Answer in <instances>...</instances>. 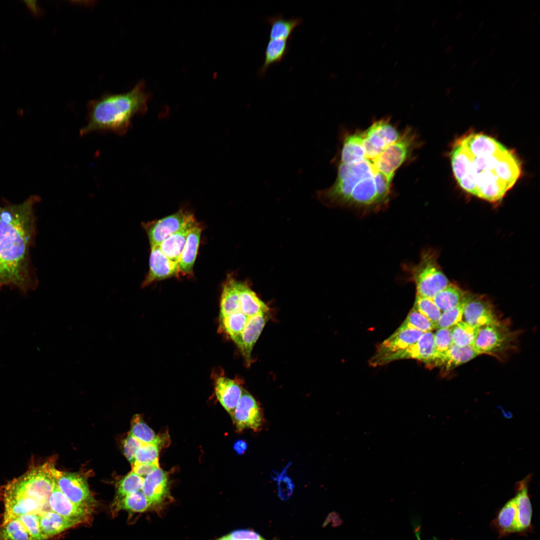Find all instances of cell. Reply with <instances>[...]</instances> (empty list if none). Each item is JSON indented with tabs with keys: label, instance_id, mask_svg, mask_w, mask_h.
I'll list each match as a JSON object with an SVG mask.
<instances>
[{
	"label": "cell",
	"instance_id": "54",
	"mask_svg": "<svg viewBox=\"0 0 540 540\" xmlns=\"http://www.w3.org/2000/svg\"><path fill=\"white\" fill-rule=\"evenodd\" d=\"M496 48L492 49L488 54L489 56H491L492 54L495 52Z\"/></svg>",
	"mask_w": 540,
	"mask_h": 540
},
{
	"label": "cell",
	"instance_id": "21",
	"mask_svg": "<svg viewBox=\"0 0 540 540\" xmlns=\"http://www.w3.org/2000/svg\"><path fill=\"white\" fill-rule=\"evenodd\" d=\"M40 520L41 531L45 540L82 522L52 510L40 514Z\"/></svg>",
	"mask_w": 540,
	"mask_h": 540
},
{
	"label": "cell",
	"instance_id": "15",
	"mask_svg": "<svg viewBox=\"0 0 540 540\" xmlns=\"http://www.w3.org/2000/svg\"><path fill=\"white\" fill-rule=\"evenodd\" d=\"M268 314H260L250 317L243 332L234 342L248 364L254 346L268 320Z\"/></svg>",
	"mask_w": 540,
	"mask_h": 540
},
{
	"label": "cell",
	"instance_id": "18",
	"mask_svg": "<svg viewBox=\"0 0 540 540\" xmlns=\"http://www.w3.org/2000/svg\"><path fill=\"white\" fill-rule=\"evenodd\" d=\"M473 346H459L453 344L447 350L438 354L430 366H442L446 370H452L478 356Z\"/></svg>",
	"mask_w": 540,
	"mask_h": 540
},
{
	"label": "cell",
	"instance_id": "44",
	"mask_svg": "<svg viewBox=\"0 0 540 540\" xmlns=\"http://www.w3.org/2000/svg\"><path fill=\"white\" fill-rule=\"evenodd\" d=\"M159 467L158 460L152 462L132 465V471L138 476L144 478Z\"/></svg>",
	"mask_w": 540,
	"mask_h": 540
},
{
	"label": "cell",
	"instance_id": "25",
	"mask_svg": "<svg viewBox=\"0 0 540 540\" xmlns=\"http://www.w3.org/2000/svg\"><path fill=\"white\" fill-rule=\"evenodd\" d=\"M129 433L144 444H154L160 448L164 446L167 444L166 442L169 440L168 436L156 434L138 414L134 415L132 418Z\"/></svg>",
	"mask_w": 540,
	"mask_h": 540
},
{
	"label": "cell",
	"instance_id": "36",
	"mask_svg": "<svg viewBox=\"0 0 540 540\" xmlns=\"http://www.w3.org/2000/svg\"><path fill=\"white\" fill-rule=\"evenodd\" d=\"M414 308L426 317L434 326L442 314V312L434 304L432 298L416 295Z\"/></svg>",
	"mask_w": 540,
	"mask_h": 540
},
{
	"label": "cell",
	"instance_id": "41",
	"mask_svg": "<svg viewBox=\"0 0 540 540\" xmlns=\"http://www.w3.org/2000/svg\"><path fill=\"white\" fill-rule=\"evenodd\" d=\"M144 443L134 437L130 433L124 440L123 447L125 456L132 464L134 462V456L138 450Z\"/></svg>",
	"mask_w": 540,
	"mask_h": 540
},
{
	"label": "cell",
	"instance_id": "30",
	"mask_svg": "<svg viewBox=\"0 0 540 540\" xmlns=\"http://www.w3.org/2000/svg\"><path fill=\"white\" fill-rule=\"evenodd\" d=\"M249 318L241 311L220 317V329L235 342L243 332Z\"/></svg>",
	"mask_w": 540,
	"mask_h": 540
},
{
	"label": "cell",
	"instance_id": "58",
	"mask_svg": "<svg viewBox=\"0 0 540 540\" xmlns=\"http://www.w3.org/2000/svg\"><path fill=\"white\" fill-rule=\"evenodd\" d=\"M484 23V22H482L480 23V24L479 25L478 28H480L483 24Z\"/></svg>",
	"mask_w": 540,
	"mask_h": 540
},
{
	"label": "cell",
	"instance_id": "46",
	"mask_svg": "<svg viewBox=\"0 0 540 540\" xmlns=\"http://www.w3.org/2000/svg\"><path fill=\"white\" fill-rule=\"evenodd\" d=\"M455 85L449 86L446 90V96H448L451 93L452 90L454 88Z\"/></svg>",
	"mask_w": 540,
	"mask_h": 540
},
{
	"label": "cell",
	"instance_id": "50",
	"mask_svg": "<svg viewBox=\"0 0 540 540\" xmlns=\"http://www.w3.org/2000/svg\"><path fill=\"white\" fill-rule=\"evenodd\" d=\"M462 12H459L458 13H457V14H456V16H455V19L456 20H458L460 18V16H462Z\"/></svg>",
	"mask_w": 540,
	"mask_h": 540
},
{
	"label": "cell",
	"instance_id": "62",
	"mask_svg": "<svg viewBox=\"0 0 540 540\" xmlns=\"http://www.w3.org/2000/svg\"></svg>",
	"mask_w": 540,
	"mask_h": 540
},
{
	"label": "cell",
	"instance_id": "7",
	"mask_svg": "<svg viewBox=\"0 0 540 540\" xmlns=\"http://www.w3.org/2000/svg\"><path fill=\"white\" fill-rule=\"evenodd\" d=\"M423 334L414 329L398 328L379 346L375 354L370 360V364L376 366L390 362L393 356L415 343Z\"/></svg>",
	"mask_w": 540,
	"mask_h": 540
},
{
	"label": "cell",
	"instance_id": "45",
	"mask_svg": "<svg viewBox=\"0 0 540 540\" xmlns=\"http://www.w3.org/2000/svg\"><path fill=\"white\" fill-rule=\"evenodd\" d=\"M234 450L238 454H244L246 450L247 444L244 441L239 440L234 444Z\"/></svg>",
	"mask_w": 540,
	"mask_h": 540
},
{
	"label": "cell",
	"instance_id": "59",
	"mask_svg": "<svg viewBox=\"0 0 540 540\" xmlns=\"http://www.w3.org/2000/svg\"><path fill=\"white\" fill-rule=\"evenodd\" d=\"M532 32V30H530V31L528 32H528V34H527V36H529V35H530V33L532 32Z\"/></svg>",
	"mask_w": 540,
	"mask_h": 540
},
{
	"label": "cell",
	"instance_id": "53",
	"mask_svg": "<svg viewBox=\"0 0 540 540\" xmlns=\"http://www.w3.org/2000/svg\"><path fill=\"white\" fill-rule=\"evenodd\" d=\"M456 65H457V62H456L453 63L452 64L451 67H450L451 70H453L456 66Z\"/></svg>",
	"mask_w": 540,
	"mask_h": 540
},
{
	"label": "cell",
	"instance_id": "23",
	"mask_svg": "<svg viewBox=\"0 0 540 540\" xmlns=\"http://www.w3.org/2000/svg\"><path fill=\"white\" fill-rule=\"evenodd\" d=\"M240 311L248 317L268 313V306L258 296L247 282H237Z\"/></svg>",
	"mask_w": 540,
	"mask_h": 540
},
{
	"label": "cell",
	"instance_id": "31",
	"mask_svg": "<svg viewBox=\"0 0 540 540\" xmlns=\"http://www.w3.org/2000/svg\"><path fill=\"white\" fill-rule=\"evenodd\" d=\"M478 328L460 321L451 328L453 344L464 346H474Z\"/></svg>",
	"mask_w": 540,
	"mask_h": 540
},
{
	"label": "cell",
	"instance_id": "32",
	"mask_svg": "<svg viewBox=\"0 0 540 540\" xmlns=\"http://www.w3.org/2000/svg\"><path fill=\"white\" fill-rule=\"evenodd\" d=\"M152 506L148 499L142 490L128 494L118 500L116 508L118 510H126L132 512H144Z\"/></svg>",
	"mask_w": 540,
	"mask_h": 540
},
{
	"label": "cell",
	"instance_id": "61",
	"mask_svg": "<svg viewBox=\"0 0 540 540\" xmlns=\"http://www.w3.org/2000/svg\"><path fill=\"white\" fill-rule=\"evenodd\" d=\"M2 208L0 207V214L1 212H2Z\"/></svg>",
	"mask_w": 540,
	"mask_h": 540
},
{
	"label": "cell",
	"instance_id": "14",
	"mask_svg": "<svg viewBox=\"0 0 540 540\" xmlns=\"http://www.w3.org/2000/svg\"><path fill=\"white\" fill-rule=\"evenodd\" d=\"M436 354L434 334L432 332H424L415 343L393 356L390 359V362L402 359L413 358L431 365L436 358Z\"/></svg>",
	"mask_w": 540,
	"mask_h": 540
},
{
	"label": "cell",
	"instance_id": "13",
	"mask_svg": "<svg viewBox=\"0 0 540 540\" xmlns=\"http://www.w3.org/2000/svg\"><path fill=\"white\" fill-rule=\"evenodd\" d=\"M50 510L64 517L83 522L92 510L78 506L70 501L59 489L56 482L48 499Z\"/></svg>",
	"mask_w": 540,
	"mask_h": 540
},
{
	"label": "cell",
	"instance_id": "12",
	"mask_svg": "<svg viewBox=\"0 0 540 540\" xmlns=\"http://www.w3.org/2000/svg\"><path fill=\"white\" fill-rule=\"evenodd\" d=\"M497 320L492 306L480 297L468 296L464 303L462 321L478 328Z\"/></svg>",
	"mask_w": 540,
	"mask_h": 540
},
{
	"label": "cell",
	"instance_id": "9",
	"mask_svg": "<svg viewBox=\"0 0 540 540\" xmlns=\"http://www.w3.org/2000/svg\"><path fill=\"white\" fill-rule=\"evenodd\" d=\"M194 218L192 214L180 209L158 220L142 224L150 247L159 246L168 237L184 228Z\"/></svg>",
	"mask_w": 540,
	"mask_h": 540
},
{
	"label": "cell",
	"instance_id": "27",
	"mask_svg": "<svg viewBox=\"0 0 540 540\" xmlns=\"http://www.w3.org/2000/svg\"><path fill=\"white\" fill-rule=\"evenodd\" d=\"M267 21L270 26V40H288L294 30L302 22V20L294 17L286 19L280 14L268 18Z\"/></svg>",
	"mask_w": 540,
	"mask_h": 540
},
{
	"label": "cell",
	"instance_id": "2",
	"mask_svg": "<svg viewBox=\"0 0 540 540\" xmlns=\"http://www.w3.org/2000/svg\"><path fill=\"white\" fill-rule=\"evenodd\" d=\"M40 200L32 196L22 203L9 204L0 214V288L7 286L26 293L38 280L32 268L30 250L36 234L34 206Z\"/></svg>",
	"mask_w": 540,
	"mask_h": 540
},
{
	"label": "cell",
	"instance_id": "42",
	"mask_svg": "<svg viewBox=\"0 0 540 540\" xmlns=\"http://www.w3.org/2000/svg\"><path fill=\"white\" fill-rule=\"evenodd\" d=\"M294 488L292 480L287 476L279 477L278 494L282 500H287L291 496Z\"/></svg>",
	"mask_w": 540,
	"mask_h": 540
},
{
	"label": "cell",
	"instance_id": "6",
	"mask_svg": "<svg viewBox=\"0 0 540 540\" xmlns=\"http://www.w3.org/2000/svg\"><path fill=\"white\" fill-rule=\"evenodd\" d=\"M509 328L498 320L478 328L474 347L478 354H496L505 350L512 342Z\"/></svg>",
	"mask_w": 540,
	"mask_h": 540
},
{
	"label": "cell",
	"instance_id": "11",
	"mask_svg": "<svg viewBox=\"0 0 540 540\" xmlns=\"http://www.w3.org/2000/svg\"><path fill=\"white\" fill-rule=\"evenodd\" d=\"M150 248V269L142 283V287L148 286L156 280L178 276L180 273L178 264L166 257L159 246Z\"/></svg>",
	"mask_w": 540,
	"mask_h": 540
},
{
	"label": "cell",
	"instance_id": "19",
	"mask_svg": "<svg viewBox=\"0 0 540 540\" xmlns=\"http://www.w3.org/2000/svg\"><path fill=\"white\" fill-rule=\"evenodd\" d=\"M166 472L160 467L144 478L142 492L152 505L161 502L168 492Z\"/></svg>",
	"mask_w": 540,
	"mask_h": 540
},
{
	"label": "cell",
	"instance_id": "47",
	"mask_svg": "<svg viewBox=\"0 0 540 540\" xmlns=\"http://www.w3.org/2000/svg\"><path fill=\"white\" fill-rule=\"evenodd\" d=\"M453 47H454V46L452 45H449L445 49V50H444L445 52H446V53L450 52L452 50V49Z\"/></svg>",
	"mask_w": 540,
	"mask_h": 540
},
{
	"label": "cell",
	"instance_id": "29",
	"mask_svg": "<svg viewBox=\"0 0 540 540\" xmlns=\"http://www.w3.org/2000/svg\"><path fill=\"white\" fill-rule=\"evenodd\" d=\"M464 292L457 286L450 284L432 298L441 312L458 306L466 298Z\"/></svg>",
	"mask_w": 540,
	"mask_h": 540
},
{
	"label": "cell",
	"instance_id": "3",
	"mask_svg": "<svg viewBox=\"0 0 540 540\" xmlns=\"http://www.w3.org/2000/svg\"><path fill=\"white\" fill-rule=\"evenodd\" d=\"M150 96L142 80L126 92L106 94L90 100L88 104V122L80 130V134L94 132L125 134L131 126L132 118L147 111Z\"/></svg>",
	"mask_w": 540,
	"mask_h": 540
},
{
	"label": "cell",
	"instance_id": "51",
	"mask_svg": "<svg viewBox=\"0 0 540 540\" xmlns=\"http://www.w3.org/2000/svg\"><path fill=\"white\" fill-rule=\"evenodd\" d=\"M478 59L474 60L470 64V67L472 68L478 62Z\"/></svg>",
	"mask_w": 540,
	"mask_h": 540
},
{
	"label": "cell",
	"instance_id": "60",
	"mask_svg": "<svg viewBox=\"0 0 540 540\" xmlns=\"http://www.w3.org/2000/svg\"><path fill=\"white\" fill-rule=\"evenodd\" d=\"M463 2V0H460L458 1V2H459V3H461V2Z\"/></svg>",
	"mask_w": 540,
	"mask_h": 540
},
{
	"label": "cell",
	"instance_id": "8",
	"mask_svg": "<svg viewBox=\"0 0 540 540\" xmlns=\"http://www.w3.org/2000/svg\"><path fill=\"white\" fill-rule=\"evenodd\" d=\"M54 474L60 491L72 502L92 509L94 500L86 481L80 475L54 469Z\"/></svg>",
	"mask_w": 540,
	"mask_h": 540
},
{
	"label": "cell",
	"instance_id": "56",
	"mask_svg": "<svg viewBox=\"0 0 540 540\" xmlns=\"http://www.w3.org/2000/svg\"><path fill=\"white\" fill-rule=\"evenodd\" d=\"M536 11L534 12L531 15V16L530 17V19L532 18L536 14Z\"/></svg>",
	"mask_w": 540,
	"mask_h": 540
},
{
	"label": "cell",
	"instance_id": "34",
	"mask_svg": "<svg viewBox=\"0 0 540 540\" xmlns=\"http://www.w3.org/2000/svg\"><path fill=\"white\" fill-rule=\"evenodd\" d=\"M435 328V326L430 320L414 307L403 323L398 328L400 329H414L424 333L432 332Z\"/></svg>",
	"mask_w": 540,
	"mask_h": 540
},
{
	"label": "cell",
	"instance_id": "40",
	"mask_svg": "<svg viewBox=\"0 0 540 540\" xmlns=\"http://www.w3.org/2000/svg\"><path fill=\"white\" fill-rule=\"evenodd\" d=\"M434 334L436 354L446 352L453 344L451 328L438 329Z\"/></svg>",
	"mask_w": 540,
	"mask_h": 540
},
{
	"label": "cell",
	"instance_id": "16",
	"mask_svg": "<svg viewBox=\"0 0 540 540\" xmlns=\"http://www.w3.org/2000/svg\"><path fill=\"white\" fill-rule=\"evenodd\" d=\"M243 389L236 381L226 376H220L215 380L216 396L231 417L242 396Z\"/></svg>",
	"mask_w": 540,
	"mask_h": 540
},
{
	"label": "cell",
	"instance_id": "5",
	"mask_svg": "<svg viewBox=\"0 0 540 540\" xmlns=\"http://www.w3.org/2000/svg\"><path fill=\"white\" fill-rule=\"evenodd\" d=\"M402 268L408 274V280L415 284L416 296L432 298L450 284L431 251H424L418 264H404Z\"/></svg>",
	"mask_w": 540,
	"mask_h": 540
},
{
	"label": "cell",
	"instance_id": "20",
	"mask_svg": "<svg viewBox=\"0 0 540 540\" xmlns=\"http://www.w3.org/2000/svg\"><path fill=\"white\" fill-rule=\"evenodd\" d=\"M197 224L194 218L181 230L162 242L159 246L164 254L171 260L178 264L188 234L191 229Z\"/></svg>",
	"mask_w": 540,
	"mask_h": 540
},
{
	"label": "cell",
	"instance_id": "22",
	"mask_svg": "<svg viewBox=\"0 0 540 540\" xmlns=\"http://www.w3.org/2000/svg\"><path fill=\"white\" fill-rule=\"evenodd\" d=\"M202 228L198 224L190 230L178 261L180 273L191 274L196 257Z\"/></svg>",
	"mask_w": 540,
	"mask_h": 540
},
{
	"label": "cell",
	"instance_id": "48",
	"mask_svg": "<svg viewBox=\"0 0 540 540\" xmlns=\"http://www.w3.org/2000/svg\"><path fill=\"white\" fill-rule=\"evenodd\" d=\"M499 33H500V32L498 30H496L492 34L491 36L492 38H494L497 36L498 34Z\"/></svg>",
	"mask_w": 540,
	"mask_h": 540
},
{
	"label": "cell",
	"instance_id": "33",
	"mask_svg": "<svg viewBox=\"0 0 540 540\" xmlns=\"http://www.w3.org/2000/svg\"><path fill=\"white\" fill-rule=\"evenodd\" d=\"M0 540H31V538L22 523L16 518L2 523Z\"/></svg>",
	"mask_w": 540,
	"mask_h": 540
},
{
	"label": "cell",
	"instance_id": "4",
	"mask_svg": "<svg viewBox=\"0 0 540 540\" xmlns=\"http://www.w3.org/2000/svg\"><path fill=\"white\" fill-rule=\"evenodd\" d=\"M54 468L53 464L48 462L42 466L30 468L5 486L4 496L30 498L51 510L48 502L56 482Z\"/></svg>",
	"mask_w": 540,
	"mask_h": 540
},
{
	"label": "cell",
	"instance_id": "55",
	"mask_svg": "<svg viewBox=\"0 0 540 540\" xmlns=\"http://www.w3.org/2000/svg\"><path fill=\"white\" fill-rule=\"evenodd\" d=\"M477 34H478V32H474V33L473 34H472V37H471V39H472H472L476 37V36Z\"/></svg>",
	"mask_w": 540,
	"mask_h": 540
},
{
	"label": "cell",
	"instance_id": "37",
	"mask_svg": "<svg viewBox=\"0 0 540 540\" xmlns=\"http://www.w3.org/2000/svg\"><path fill=\"white\" fill-rule=\"evenodd\" d=\"M466 299L458 306L444 311L435 325L436 328H450L462 321Z\"/></svg>",
	"mask_w": 540,
	"mask_h": 540
},
{
	"label": "cell",
	"instance_id": "10",
	"mask_svg": "<svg viewBox=\"0 0 540 540\" xmlns=\"http://www.w3.org/2000/svg\"><path fill=\"white\" fill-rule=\"evenodd\" d=\"M232 418L239 432L246 429L260 431L264 422L263 412L259 404L244 389Z\"/></svg>",
	"mask_w": 540,
	"mask_h": 540
},
{
	"label": "cell",
	"instance_id": "49",
	"mask_svg": "<svg viewBox=\"0 0 540 540\" xmlns=\"http://www.w3.org/2000/svg\"><path fill=\"white\" fill-rule=\"evenodd\" d=\"M520 80V78H518V80H517V81H516V82H514V83H513V84H512V86H510V88H509V90H512V88H514V86H515L516 85V84H517V83H518V81Z\"/></svg>",
	"mask_w": 540,
	"mask_h": 540
},
{
	"label": "cell",
	"instance_id": "43",
	"mask_svg": "<svg viewBox=\"0 0 540 540\" xmlns=\"http://www.w3.org/2000/svg\"><path fill=\"white\" fill-rule=\"evenodd\" d=\"M230 540H264L256 532L250 530H238L226 536Z\"/></svg>",
	"mask_w": 540,
	"mask_h": 540
},
{
	"label": "cell",
	"instance_id": "39",
	"mask_svg": "<svg viewBox=\"0 0 540 540\" xmlns=\"http://www.w3.org/2000/svg\"><path fill=\"white\" fill-rule=\"evenodd\" d=\"M160 448L156 445L144 444L136 451L134 463L136 464L158 460Z\"/></svg>",
	"mask_w": 540,
	"mask_h": 540
},
{
	"label": "cell",
	"instance_id": "1",
	"mask_svg": "<svg viewBox=\"0 0 540 540\" xmlns=\"http://www.w3.org/2000/svg\"><path fill=\"white\" fill-rule=\"evenodd\" d=\"M454 176L465 192L491 202L502 200L522 173L516 152L494 138L470 132L456 139L450 152Z\"/></svg>",
	"mask_w": 540,
	"mask_h": 540
},
{
	"label": "cell",
	"instance_id": "24",
	"mask_svg": "<svg viewBox=\"0 0 540 540\" xmlns=\"http://www.w3.org/2000/svg\"><path fill=\"white\" fill-rule=\"evenodd\" d=\"M492 524L500 537L518 532L517 510L514 498L508 501L498 512Z\"/></svg>",
	"mask_w": 540,
	"mask_h": 540
},
{
	"label": "cell",
	"instance_id": "28",
	"mask_svg": "<svg viewBox=\"0 0 540 540\" xmlns=\"http://www.w3.org/2000/svg\"><path fill=\"white\" fill-rule=\"evenodd\" d=\"M288 40H270L265 50L264 62L259 71L260 76L264 75L271 65L280 62L288 53Z\"/></svg>",
	"mask_w": 540,
	"mask_h": 540
},
{
	"label": "cell",
	"instance_id": "38",
	"mask_svg": "<svg viewBox=\"0 0 540 540\" xmlns=\"http://www.w3.org/2000/svg\"><path fill=\"white\" fill-rule=\"evenodd\" d=\"M17 518L24 525L29 533L31 540H45L40 528V514H28Z\"/></svg>",
	"mask_w": 540,
	"mask_h": 540
},
{
	"label": "cell",
	"instance_id": "35",
	"mask_svg": "<svg viewBox=\"0 0 540 540\" xmlns=\"http://www.w3.org/2000/svg\"><path fill=\"white\" fill-rule=\"evenodd\" d=\"M144 478L133 471L124 477L118 482L117 487L118 500L124 496L139 492L142 490Z\"/></svg>",
	"mask_w": 540,
	"mask_h": 540
},
{
	"label": "cell",
	"instance_id": "17",
	"mask_svg": "<svg viewBox=\"0 0 540 540\" xmlns=\"http://www.w3.org/2000/svg\"><path fill=\"white\" fill-rule=\"evenodd\" d=\"M528 477H526L516 485L514 499L517 510L518 532H526L532 528V511L528 494Z\"/></svg>",
	"mask_w": 540,
	"mask_h": 540
},
{
	"label": "cell",
	"instance_id": "26",
	"mask_svg": "<svg viewBox=\"0 0 540 540\" xmlns=\"http://www.w3.org/2000/svg\"><path fill=\"white\" fill-rule=\"evenodd\" d=\"M237 282L238 280L230 276L223 285L220 298V317L240 311Z\"/></svg>",
	"mask_w": 540,
	"mask_h": 540
},
{
	"label": "cell",
	"instance_id": "57",
	"mask_svg": "<svg viewBox=\"0 0 540 540\" xmlns=\"http://www.w3.org/2000/svg\"><path fill=\"white\" fill-rule=\"evenodd\" d=\"M448 34H446L445 36V37L443 38V41H445L446 40V39L448 38Z\"/></svg>",
	"mask_w": 540,
	"mask_h": 540
},
{
	"label": "cell",
	"instance_id": "52",
	"mask_svg": "<svg viewBox=\"0 0 540 540\" xmlns=\"http://www.w3.org/2000/svg\"><path fill=\"white\" fill-rule=\"evenodd\" d=\"M230 540L226 536H223V537H222V538H219L218 540Z\"/></svg>",
	"mask_w": 540,
	"mask_h": 540
}]
</instances>
